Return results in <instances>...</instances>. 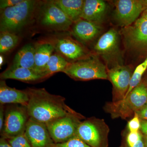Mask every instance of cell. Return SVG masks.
Segmentation results:
<instances>
[{"label": "cell", "mask_w": 147, "mask_h": 147, "mask_svg": "<svg viewBox=\"0 0 147 147\" xmlns=\"http://www.w3.org/2000/svg\"><path fill=\"white\" fill-rule=\"evenodd\" d=\"M133 71L129 66L124 65L107 69L108 79L113 86V102L125 97Z\"/></svg>", "instance_id": "11"}, {"label": "cell", "mask_w": 147, "mask_h": 147, "mask_svg": "<svg viewBox=\"0 0 147 147\" xmlns=\"http://www.w3.org/2000/svg\"><path fill=\"white\" fill-rule=\"evenodd\" d=\"M140 129L145 136H147V121L141 120Z\"/></svg>", "instance_id": "31"}, {"label": "cell", "mask_w": 147, "mask_h": 147, "mask_svg": "<svg viewBox=\"0 0 147 147\" xmlns=\"http://www.w3.org/2000/svg\"><path fill=\"white\" fill-rule=\"evenodd\" d=\"M108 6L102 0H85L81 18L100 25L105 19Z\"/></svg>", "instance_id": "15"}, {"label": "cell", "mask_w": 147, "mask_h": 147, "mask_svg": "<svg viewBox=\"0 0 147 147\" xmlns=\"http://www.w3.org/2000/svg\"><path fill=\"white\" fill-rule=\"evenodd\" d=\"M141 127V120L138 115L135 113L133 118L128 123V128L129 132H138Z\"/></svg>", "instance_id": "27"}, {"label": "cell", "mask_w": 147, "mask_h": 147, "mask_svg": "<svg viewBox=\"0 0 147 147\" xmlns=\"http://www.w3.org/2000/svg\"><path fill=\"white\" fill-rule=\"evenodd\" d=\"M51 147H92L78 137H74L64 143H54Z\"/></svg>", "instance_id": "25"}, {"label": "cell", "mask_w": 147, "mask_h": 147, "mask_svg": "<svg viewBox=\"0 0 147 147\" xmlns=\"http://www.w3.org/2000/svg\"><path fill=\"white\" fill-rule=\"evenodd\" d=\"M129 147H146L143 137L139 131L129 132L126 139Z\"/></svg>", "instance_id": "24"}, {"label": "cell", "mask_w": 147, "mask_h": 147, "mask_svg": "<svg viewBox=\"0 0 147 147\" xmlns=\"http://www.w3.org/2000/svg\"><path fill=\"white\" fill-rule=\"evenodd\" d=\"M102 29L100 25L81 18L73 23L71 33L80 42L87 44L94 40L99 35Z\"/></svg>", "instance_id": "14"}, {"label": "cell", "mask_w": 147, "mask_h": 147, "mask_svg": "<svg viewBox=\"0 0 147 147\" xmlns=\"http://www.w3.org/2000/svg\"><path fill=\"white\" fill-rule=\"evenodd\" d=\"M144 10L147 9V0H141Z\"/></svg>", "instance_id": "33"}, {"label": "cell", "mask_w": 147, "mask_h": 147, "mask_svg": "<svg viewBox=\"0 0 147 147\" xmlns=\"http://www.w3.org/2000/svg\"><path fill=\"white\" fill-rule=\"evenodd\" d=\"M109 130L103 119L90 118L81 122L75 137L92 147H104Z\"/></svg>", "instance_id": "7"}, {"label": "cell", "mask_w": 147, "mask_h": 147, "mask_svg": "<svg viewBox=\"0 0 147 147\" xmlns=\"http://www.w3.org/2000/svg\"><path fill=\"white\" fill-rule=\"evenodd\" d=\"M35 51V47L31 44L24 45L16 53L10 67H24L34 71Z\"/></svg>", "instance_id": "18"}, {"label": "cell", "mask_w": 147, "mask_h": 147, "mask_svg": "<svg viewBox=\"0 0 147 147\" xmlns=\"http://www.w3.org/2000/svg\"><path fill=\"white\" fill-rule=\"evenodd\" d=\"M29 96L26 90H21L11 88L5 80L0 81V105L18 104L27 107Z\"/></svg>", "instance_id": "16"}, {"label": "cell", "mask_w": 147, "mask_h": 147, "mask_svg": "<svg viewBox=\"0 0 147 147\" xmlns=\"http://www.w3.org/2000/svg\"><path fill=\"white\" fill-rule=\"evenodd\" d=\"M39 2L24 0L14 6L1 11L0 31L18 33L29 24L36 14Z\"/></svg>", "instance_id": "2"}, {"label": "cell", "mask_w": 147, "mask_h": 147, "mask_svg": "<svg viewBox=\"0 0 147 147\" xmlns=\"http://www.w3.org/2000/svg\"><path fill=\"white\" fill-rule=\"evenodd\" d=\"M6 140L13 147H32L26 137L25 133L17 137Z\"/></svg>", "instance_id": "26"}, {"label": "cell", "mask_w": 147, "mask_h": 147, "mask_svg": "<svg viewBox=\"0 0 147 147\" xmlns=\"http://www.w3.org/2000/svg\"><path fill=\"white\" fill-rule=\"evenodd\" d=\"M145 143L146 147H147V136H146L145 137Z\"/></svg>", "instance_id": "36"}, {"label": "cell", "mask_w": 147, "mask_h": 147, "mask_svg": "<svg viewBox=\"0 0 147 147\" xmlns=\"http://www.w3.org/2000/svg\"><path fill=\"white\" fill-rule=\"evenodd\" d=\"M1 80L14 79L26 83H32L40 82L47 78L30 69L24 67H13L9 66L1 74Z\"/></svg>", "instance_id": "17"}, {"label": "cell", "mask_w": 147, "mask_h": 147, "mask_svg": "<svg viewBox=\"0 0 147 147\" xmlns=\"http://www.w3.org/2000/svg\"><path fill=\"white\" fill-rule=\"evenodd\" d=\"M54 45L57 53L69 63L85 59L92 54L79 42L69 37L58 39Z\"/></svg>", "instance_id": "12"}, {"label": "cell", "mask_w": 147, "mask_h": 147, "mask_svg": "<svg viewBox=\"0 0 147 147\" xmlns=\"http://www.w3.org/2000/svg\"><path fill=\"white\" fill-rule=\"evenodd\" d=\"M29 118L26 106L18 104L7 106L1 137L7 139L24 134Z\"/></svg>", "instance_id": "9"}, {"label": "cell", "mask_w": 147, "mask_h": 147, "mask_svg": "<svg viewBox=\"0 0 147 147\" xmlns=\"http://www.w3.org/2000/svg\"><path fill=\"white\" fill-rule=\"evenodd\" d=\"M85 0H55L56 4L73 23L81 19Z\"/></svg>", "instance_id": "20"}, {"label": "cell", "mask_w": 147, "mask_h": 147, "mask_svg": "<svg viewBox=\"0 0 147 147\" xmlns=\"http://www.w3.org/2000/svg\"><path fill=\"white\" fill-rule=\"evenodd\" d=\"M69 63V62L59 54H53L45 66L42 74L47 78L57 72H63Z\"/></svg>", "instance_id": "21"}, {"label": "cell", "mask_w": 147, "mask_h": 147, "mask_svg": "<svg viewBox=\"0 0 147 147\" xmlns=\"http://www.w3.org/2000/svg\"><path fill=\"white\" fill-rule=\"evenodd\" d=\"M0 147H13L8 143L7 140L1 137L0 139Z\"/></svg>", "instance_id": "32"}, {"label": "cell", "mask_w": 147, "mask_h": 147, "mask_svg": "<svg viewBox=\"0 0 147 147\" xmlns=\"http://www.w3.org/2000/svg\"><path fill=\"white\" fill-rule=\"evenodd\" d=\"M25 134L32 147H51L54 144L46 124L30 117Z\"/></svg>", "instance_id": "13"}, {"label": "cell", "mask_w": 147, "mask_h": 147, "mask_svg": "<svg viewBox=\"0 0 147 147\" xmlns=\"http://www.w3.org/2000/svg\"><path fill=\"white\" fill-rule=\"evenodd\" d=\"M147 69V57L142 63L137 66V67L133 71L130 80L129 88L125 97L142 82V76Z\"/></svg>", "instance_id": "23"}, {"label": "cell", "mask_w": 147, "mask_h": 147, "mask_svg": "<svg viewBox=\"0 0 147 147\" xmlns=\"http://www.w3.org/2000/svg\"><path fill=\"white\" fill-rule=\"evenodd\" d=\"M4 62V59L2 55H1V56H0V66H1V67L3 64Z\"/></svg>", "instance_id": "34"}, {"label": "cell", "mask_w": 147, "mask_h": 147, "mask_svg": "<svg viewBox=\"0 0 147 147\" xmlns=\"http://www.w3.org/2000/svg\"><path fill=\"white\" fill-rule=\"evenodd\" d=\"M63 72L75 81L108 79L107 67L95 54L74 62L69 63Z\"/></svg>", "instance_id": "4"}, {"label": "cell", "mask_w": 147, "mask_h": 147, "mask_svg": "<svg viewBox=\"0 0 147 147\" xmlns=\"http://www.w3.org/2000/svg\"><path fill=\"white\" fill-rule=\"evenodd\" d=\"M19 38L15 34L7 32H1L0 34V53H8L18 45Z\"/></svg>", "instance_id": "22"}, {"label": "cell", "mask_w": 147, "mask_h": 147, "mask_svg": "<svg viewBox=\"0 0 147 147\" xmlns=\"http://www.w3.org/2000/svg\"><path fill=\"white\" fill-rule=\"evenodd\" d=\"M5 110L4 108V105H0V132L2 131L5 119Z\"/></svg>", "instance_id": "29"}, {"label": "cell", "mask_w": 147, "mask_h": 147, "mask_svg": "<svg viewBox=\"0 0 147 147\" xmlns=\"http://www.w3.org/2000/svg\"><path fill=\"white\" fill-rule=\"evenodd\" d=\"M120 38L119 32L112 28L101 36L94 46V54L102 58L107 69L123 65Z\"/></svg>", "instance_id": "6"}, {"label": "cell", "mask_w": 147, "mask_h": 147, "mask_svg": "<svg viewBox=\"0 0 147 147\" xmlns=\"http://www.w3.org/2000/svg\"><path fill=\"white\" fill-rule=\"evenodd\" d=\"M141 15L147 19V9L144 11L141 14Z\"/></svg>", "instance_id": "35"}, {"label": "cell", "mask_w": 147, "mask_h": 147, "mask_svg": "<svg viewBox=\"0 0 147 147\" xmlns=\"http://www.w3.org/2000/svg\"><path fill=\"white\" fill-rule=\"evenodd\" d=\"M24 0H1L0 1V9L1 11L4 10L8 7H11L20 3Z\"/></svg>", "instance_id": "28"}, {"label": "cell", "mask_w": 147, "mask_h": 147, "mask_svg": "<svg viewBox=\"0 0 147 147\" xmlns=\"http://www.w3.org/2000/svg\"><path fill=\"white\" fill-rule=\"evenodd\" d=\"M36 14L38 24L50 30L66 31L73 24L54 1L40 2Z\"/></svg>", "instance_id": "5"}, {"label": "cell", "mask_w": 147, "mask_h": 147, "mask_svg": "<svg viewBox=\"0 0 147 147\" xmlns=\"http://www.w3.org/2000/svg\"><path fill=\"white\" fill-rule=\"evenodd\" d=\"M147 104V84L142 82L123 99L108 102L104 109L113 119H125Z\"/></svg>", "instance_id": "3"}, {"label": "cell", "mask_w": 147, "mask_h": 147, "mask_svg": "<svg viewBox=\"0 0 147 147\" xmlns=\"http://www.w3.org/2000/svg\"><path fill=\"white\" fill-rule=\"evenodd\" d=\"M35 49L34 71L42 75L44 67L55 50V47L52 43L44 42L37 45Z\"/></svg>", "instance_id": "19"}, {"label": "cell", "mask_w": 147, "mask_h": 147, "mask_svg": "<svg viewBox=\"0 0 147 147\" xmlns=\"http://www.w3.org/2000/svg\"><path fill=\"white\" fill-rule=\"evenodd\" d=\"M85 117L80 113L69 114L46 123L55 144L64 143L75 137L79 125Z\"/></svg>", "instance_id": "8"}, {"label": "cell", "mask_w": 147, "mask_h": 147, "mask_svg": "<svg viewBox=\"0 0 147 147\" xmlns=\"http://www.w3.org/2000/svg\"><path fill=\"white\" fill-rule=\"evenodd\" d=\"M141 120L147 121V104L136 112Z\"/></svg>", "instance_id": "30"}, {"label": "cell", "mask_w": 147, "mask_h": 147, "mask_svg": "<svg viewBox=\"0 0 147 147\" xmlns=\"http://www.w3.org/2000/svg\"><path fill=\"white\" fill-rule=\"evenodd\" d=\"M114 5V19L122 28L133 24L144 11L141 0H117Z\"/></svg>", "instance_id": "10"}, {"label": "cell", "mask_w": 147, "mask_h": 147, "mask_svg": "<svg viewBox=\"0 0 147 147\" xmlns=\"http://www.w3.org/2000/svg\"><path fill=\"white\" fill-rule=\"evenodd\" d=\"M29 96L27 106L30 117L45 124L69 114L77 113L66 105L65 98L53 94L45 88L26 90Z\"/></svg>", "instance_id": "1"}]
</instances>
